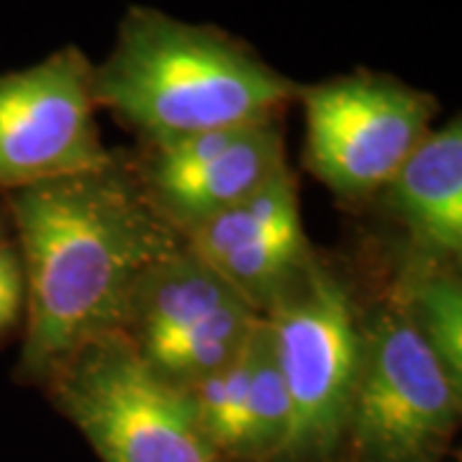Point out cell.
<instances>
[{
	"mask_svg": "<svg viewBox=\"0 0 462 462\" xmlns=\"http://www.w3.org/2000/svg\"><path fill=\"white\" fill-rule=\"evenodd\" d=\"M0 196L26 282L16 373L44 383L69 352L118 331L136 278L182 236L118 157L93 172Z\"/></svg>",
	"mask_w": 462,
	"mask_h": 462,
	"instance_id": "cell-1",
	"label": "cell"
},
{
	"mask_svg": "<svg viewBox=\"0 0 462 462\" xmlns=\"http://www.w3.org/2000/svg\"><path fill=\"white\" fill-rule=\"evenodd\" d=\"M300 85L245 39L132 5L114 50L93 65V98L144 147L196 134L282 121Z\"/></svg>",
	"mask_w": 462,
	"mask_h": 462,
	"instance_id": "cell-2",
	"label": "cell"
},
{
	"mask_svg": "<svg viewBox=\"0 0 462 462\" xmlns=\"http://www.w3.org/2000/svg\"><path fill=\"white\" fill-rule=\"evenodd\" d=\"M291 427L275 462H331L345 447L363 363V319L346 285L311 254L267 306Z\"/></svg>",
	"mask_w": 462,
	"mask_h": 462,
	"instance_id": "cell-3",
	"label": "cell"
},
{
	"mask_svg": "<svg viewBox=\"0 0 462 462\" xmlns=\"http://www.w3.org/2000/svg\"><path fill=\"white\" fill-rule=\"evenodd\" d=\"M42 385L100 462H226L203 437L185 393L121 331L69 352Z\"/></svg>",
	"mask_w": 462,
	"mask_h": 462,
	"instance_id": "cell-4",
	"label": "cell"
},
{
	"mask_svg": "<svg viewBox=\"0 0 462 462\" xmlns=\"http://www.w3.org/2000/svg\"><path fill=\"white\" fill-rule=\"evenodd\" d=\"M460 393L409 316L388 300L363 321V363L342 449L349 462H431L457 431Z\"/></svg>",
	"mask_w": 462,
	"mask_h": 462,
	"instance_id": "cell-5",
	"label": "cell"
},
{
	"mask_svg": "<svg viewBox=\"0 0 462 462\" xmlns=\"http://www.w3.org/2000/svg\"><path fill=\"white\" fill-rule=\"evenodd\" d=\"M306 167L345 200L378 196L431 132L437 98L393 75L355 69L300 85Z\"/></svg>",
	"mask_w": 462,
	"mask_h": 462,
	"instance_id": "cell-6",
	"label": "cell"
},
{
	"mask_svg": "<svg viewBox=\"0 0 462 462\" xmlns=\"http://www.w3.org/2000/svg\"><path fill=\"white\" fill-rule=\"evenodd\" d=\"M96 111L93 62L72 44L0 72V193L111 165Z\"/></svg>",
	"mask_w": 462,
	"mask_h": 462,
	"instance_id": "cell-7",
	"label": "cell"
},
{
	"mask_svg": "<svg viewBox=\"0 0 462 462\" xmlns=\"http://www.w3.org/2000/svg\"><path fill=\"white\" fill-rule=\"evenodd\" d=\"M288 167L281 121L196 134L144 147V193L180 236L254 196Z\"/></svg>",
	"mask_w": 462,
	"mask_h": 462,
	"instance_id": "cell-8",
	"label": "cell"
},
{
	"mask_svg": "<svg viewBox=\"0 0 462 462\" xmlns=\"http://www.w3.org/2000/svg\"><path fill=\"white\" fill-rule=\"evenodd\" d=\"M182 239L260 314L314 254L291 167Z\"/></svg>",
	"mask_w": 462,
	"mask_h": 462,
	"instance_id": "cell-9",
	"label": "cell"
},
{
	"mask_svg": "<svg viewBox=\"0 0 462 462\" xmlns=\"http://www.w3.org/2000/svg\"><path fill=\"white\" fill-rule=\"evenodd\" d=\"M383 206L406 229L416 257L455 264L462 254V126L460 116L424 142L380 190Z\"/></svg>",
	"mask_w": 462,
	"mask_h": 462,
	"instance_id": "cell-10",
	"label": "cell"
},
{
	"mask_svg": "<svg viewBox=\"0 0 462 462\" xmlns=\"http://www.w3.org/2000/svg\"><path fill=\"white\" fill-rule=\"evenodd\" d=\"M239 300L245 298L221 275H216L182 239L178 247L165 252L136 278L118 331L139 355H149L170 337Z\"/></svg>",
	"mask_w": 462,
	"mask_h": 462,
	"instance_id": "cell-11",
	"label": "cell"
},
{
	"mask_svg": "<svg viewBox=\"0 0 462 462\" xmlns=\"http://www.w3.org/2000/svg\"><path fill=\"white\" fill-rule=\"evenodd\" d=\"M447 375L462 385V285L452 264L413 254L391 293Z\"/></svg>",
	"mask_w": 462,
	"mask_h": 462,
	"instance_id": "cell-12",
	"label": "cell"
},
{
	"mask_svg": "<svg viewBox=\"0 0 462 462\" xmlns=\"http://www.w3.org/2000/svg\"><path fill=\"white\" fill-rule=\"evenodd\" d=\"M291 427V403L275 360V342L267 319L252 331V375L247 393V445L245 462H275Z\"/></svg>",
	"mask_w": 462,
	"mask_h": 462,
	"instance_id": "cell-13",
	"label": "cell"
},
{
	"mask_svg": "<svg viewBox=\"0 0 462 462\" xmlns=\"http://www.w3.org/2000/svg\"><path fill=\"white\" fill-rule=\"evenodd\" d=\"M26 314V282L14 236L0 239V339L8 337Z\"/></svg>",
	"mask_w": 462,
	"mask_h": 462,
	"instance_id": "cell-14",
	"label": "cell"
},
{
	"mask_svg": "<svg viewBox=\"0 0 462 462\" xmlns=\"http://www.w3.org/2000/svg\"><path fill=\"white\" fill-rule=\"evenodd\" d=\"M11 236V224H8V216L3 211V206H0V239H8Z\"/></svg>",
	"mask_w": 462,
	"mask_h": 462,
	"instance_id": "cell-15",
	"label": "cell"
}]
</instances>
